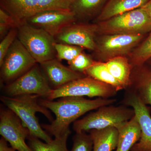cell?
Instances as JSON below:
<instances>
[{
    "label": "cell",
    "instance_id": "44dd1931",
    "mask_svg": "<svg viewBox=\"0 0 151 151\" xmlns=\"http://www.w3.org/2000/svg\"><path fill=\"white\" fill-rule=\"evenodd\" d=\"M70 134V129L68 130L48 143L42 142L40 139L30 135L27 139L30 147L33 151H69L67 141Z\"/></svg>",
    "mask_w": 151,
    "mask_h": 151
},
{
    "label": "cell",
    "instance_id": "d6986e66",
    "mask_svg": "<svg viewBox=\"0 0 151 151\" xmlns=\"http://www.w3.org/2000/svg\"><path fill=\"white\" fill-rule=\"evenodd\" d=\"M108 71L124 88L131 84V65L124 57L112 58L105 63Z\"/></svg>",
    "mask_w": 151,
    "mask_h": 151
},
{
    "label": "cell",
    "instance_id": "e0dca14e",
    "mask_svg": "<svg viewBox=\"0 0 151 151\" xmlns=\"http://www.w3.org/2000/svg\"><path fill=\"white\" fill-rule=\"evenodd\" d=\"M149 0H108L96 20L105 21L116 16L142 8Z\"/></svg>",
    "mask_w": 151,
    "mask_h": 151
},
{
    "label": "cell",
    "instance_id": "30bf717a",
    "mask_svg": "<svg viewBox=\"0 0 151 151\" xmlns=\"http://www.w3.org/2000/svg\"><path fill=\"white\" fill-rule=\"evenodd\" d=\"M0 134L17 151H33L26 143L30 136L29 131L10 109L1 110Z\"/></svg>",
    "mask_w": 151,
    "mask_h": 151
},
{
    "label": "cell",
    "instance_id": "7a4b0ae2",
    "mask_svg": "<svg viewBox=\"0 0 151 151\" xmlns=\"http://www.w3.org/2000/svg\"><path fill=\"white\" fill-rule=\"evenodd\" d=\"M39 97L35 94L15 97L4 95L1 96V100L20 119L23 125L29 131L30 136L48 143L52 139L42 129L36 114L37 113H42L51 122L53 119L48 109L40 104Z\"/></svg>",
    "mask_w": 151,
    "mask_h": 151
},
{
    "label": "cell",
    "instance_id": "8992f818",
    "mask_svg": "<svg viewBox=\"0 0 151 151\" xmlns=\"http://www.w3.org/2000/svg\"><path fill=\"white\" fill-rule=\"evenodd\" d=\"M71 0H0L1 8L19 24L45 11L70 10Z\"/></svg>",
    "mask_w": 151,
    "mask_h": 151
},
{
    "label": "cell",
    "instance_id": "4dcf8cb0",
    "mask_svg": "<svg viewBox=\"0 0 151 151\" xmlns=\"http://www.w3.org/2000/svg\"><path fill=\"white\" fill-rule=\"evenodd\" d=\"M142 8L146 11L151 19V0H149V1Z\"/></svg>",
    "mask_w": 151,
    "mask_h": 151
},
{
    "label": "cell",
    "instance_id": "7c38bea8",
    "mask_svg": "<svg viewBox=\"0 0 151 151\" xmlns=\"http://www.w3.org/2000/svg\"><path fill=\"white\" fill-rule=\"evenodd\" d=\"M69 25L54 37L57 43L81 47L92 50H97L95 39L97 27L94 25Z\"/></svg>",
    "mask_w": 151,
    "mask_h": 151
},
{
    "label": "cell",
    "instance_id": "ba28073f",
    "mask_svg": "<svg viewBox=\"0 0 151 151\" xmlns=\"http://www.w3.org/2000/svg\"><path fill=\"white\" fill-rule=\"evenodd\" d=\"M52 89L37 63L27 72L5 87L6 96L15 97L35 94L47 99Z\"/></svg>",
    "mask_w": 151,
    "mask_h": 151
},
{
    "label": "cell",
    "instance_id": "f1b7e54d",
    "mask_svg": "<svg viewBox=\"0 0 151 151\" xmlns=\"http://www.w3.org/2000/svg\"><path fill=\"white\" fill-rule=\"evenodd\" d=\"M17 28L11 29L6 35L1 40L0 43V65H1L8 50L17 38Z\"/></svg>",
    "mask_w": 151,
    "mask_h": 151
},
{
    "label": "cell",
    "instance_id": "5bb4252c",
    "mask_svg": "<svg viewBox=\"0 0 151 151\" xmlns=\"http://www.w3.org/2000/svg\"><path fill=\"white\" fill-rule=\"evenodd\" d=\"M143 34H108L97 44V50L108 56H119L127 53L142 39Z\"/></svg>",
    "mask_w": 151,
    "mask_h": 151
},
{
    "label": "cell",
    "instance_id": "7402d4cb",
    "mask_svg": "<svg viewBox=\"0 0 151 151\" xmlns=\"http://www.w3.org/2000/svg\"><path fill=\"white\" fill-rule=\"evenodd\" d=\"M84 74L96 80L111 85L117 91L124 89L122 84L108 71L105 63L94 62Z\"/></svg>",
    "mask_w": 151,
    "mask_h": 151
},
{
    "label": "cell",
    "instance_id": "484cf974",
    "mask_svg": "<svg viewBox=\"0 0 151 151\" xmlns=\"http://www.w3.org/2000/svg\"><path fill=\"white\" fill-rule=\"evenodd\" d=\"M151 58V32L134 53L135 65H140Z\"/></svg>",
    "mask_w": 151,
    "mask_h": 151
},
{
    "label": "cell",
    "instance_id": "4316f807",
    "mask_svg": "<svg viewBox=\"0 0 151 151\" xmlns=\"http://www.w3.org/2000/svg\"><path fill=\"white\" fill-rule=\"evenodd\" d=\"M18 22L3 9H0V37L1 40L4 37L11 29L17 28Z\"/></svg>",
    "mask_w": 151,
    "mask_h": 151
},
{
    "label": "cell",
    "instance_id": "ffe728a7",
    "mask_svg": "<svg viewBox=\"0 0 151 151\" xmlns=\"http://www.w3.org/2000/svg\"><path fill=\"white\" fill-rule=\"evenodd\" d=\"M108 0H71L70 11L77 18H88L98 15Z\"/></svg>",
    "mask_w": 151,
    "mask_h": 151
},
{
    "label": "cell",
    "instance_id": "9c48e42d",
    "mask_svg": "<svg viewBox=\"0 0 151 151\" xmlns=\"http://www.w3.org/2000/svg\"><path fill=\"white\" fill-rule=\"evenodd\" d=\"M37 63L17 37L8 50L1 66V77L10 82L21 76Z\"/></svg>",
    "mask_w": 151,
    "mask_h": 151
},
{
    "label": "cell",
    "instance_id": "2e32d148",
    "mask_svg": "<svg viewBox=\"0 0 151 151\" xmlns=\"http://www.w3.org/2000/svg\"><path fill=\"white\" fill-rule=\"evenodd\" d=\"M117 129L118 144L115 151H130L141 136L140 126L135 115Z\"/></svg>",
    "mask_w": 151,
    "mask_h": 151
},
{
    "label": "cell",
    "instance_id": "4fadbf2b",
    "mask_svg": "<svg viewBox=\"0 0 151 151\" xmlns=\"http://www.w3.org/2000/svg\"><path fill=\"white\" fill-rule=\"evenodd\" d=\"M125 103L134 109L141 129L139 140L130 151H151V116L147 105L134 92L128 94Z\"/></svg>",
    "mask_w": 151,
    "mask_h": 151
},
{
    "label": "cell",
    "instance_id": "f546056e",
    "mask_svg": "<svg viewBox=\"0 0 151 151\" xmlns=\"http://www.w3.org/2000/svg\"><path fill=\"white\" fill-rule=\"evenodd\" d=\"M7 141L2 137L0 139V151H17L13 147H9Z\"/></svg>",
    "mask_w": 151,
    "mask_h": 151
},
{
    "label": "cell",
    "instance_id": "3957f363",
    "mask_svg": "<svg viewBox=\"0 0 151 151\" xmlns=\"http://www.w3.org/2000/svg\"><path fill=\"white\" fill-rule=\"evenodd\" d=\"M134 115V111L132 108L124 106L105 105L82 119L76 120L73 123V128L76 132L103 129L111 127L118 129Z\"/></svg>",
    "mask_w": 151,
    "mask_h": 151
},
{
    "label": "cell",
    "instance_id": "d4e9b609",
    "mask_svg": "<svg viewBox=\"0 0 151 151\" xmlns=\"http://www.w3.org/2000/svg\"><path fill=\"white\" fill-rule=\"evenodd\" d=\"M70 151H93V144L90 134L86 132H76Z\"/></svg>",
    "mask_w": 151,
    "mask_h": 151
},
{
    "label": "cell",
    "instance_id": "5b68a950",
    "mask_svg": "<svg viewBox=\"0 0 151 151\" xmlns=\"http://www.w3.org/2000/svg\"><path fill=\"white\" fill-rule=\"evenodd\" d=\"M102 22L97 30L108 34H143L151 30V19L142 8L113 17Z\"/></svg>",
    "mask_w": 151,
    "mask_h": 151
},
{
    "label": "cell",
    "instance_id": "6da1fadb",
    "mask_svg": "<svg viewBox=\"0 0 151 151\" xmlns=\"http://www.w3.org/2000/svg\"><path fill=\"white\" fill-rule=\"evenodd\" d=\"M116 99L97 97L89 100L83 97H66L57 101L40 99V104L51 111L55 116L50 125L42 127L55 137L69 129V126L85 113L105 105H111Z\"/></svg>",
    "mask_w": 151,
    "mask_h": 151
},
{
    "label": "cell",
    "instance_id": "8fae6325",
    "mask_svg": "<svg viewBox=\"0 0 151 151\" xmlns=\"http://www.w3.org/2000/svg\"><path fill=\"white\" fill-rule=\"evenodd\" d=\"M76 20L71 11L54 10L42 12L24 22L33 27L44 30L54 37Z\"/></svg>",
    "mask_w": 151,
    "mask_h": 151
},
{
    "label": "cell",
    "instance_id": "cb8c5ba5",
    "mask_svg": "<svg viewBox=\"0 0 151 151\" xmlns=\"http://www.w3.org/2000/svg\"><path fill=\"white\" fill-rule=\"evenodd\" d=\"M54 46L57 59L60 61L63 60H67L68 62L74 59L84 49L81 47L57 42L55 44Z\"/></svg>",
    "mask_w": 151,
    "mask_h": 151
},
{
    "label": "cell",
    "instance_id": "9a60e30c",
    "mask_svg": "<svg viewBox=\"0 0 151 151\" xmlns=\"http://www.w3.org/2000/svg\"><path fill=\"white\" fill-rule=\"evenodd\" d=\"M40 64L48 82L54 86L53 89L60 88L71 81L84 77L82 73L63 65L56 58Z\"/></svg>",
    "mask_w": 151,
    "mask_h": 151
},
{
    "label": "cell",
    "instance_id": "603a6c76",
    "mask_svg": "<svg viewBox=\"0 0 151 151\" xmlns=\"http://www.w3.org/2000/svg\"><path fill=\"white\" fill-rule=\"evenodd\" d=\"M141 77L134 93L146 105L151 106V71L143 73Z\"/></svg>",
    "mask_w": 151,
    "mask_h": 151
},
{
    "label": "cell",
    "instance_id": "ac0fdd59",
    "mask_svg": "<svg viewBox=\"0 0 151 151\" xmlns=\"http://www.w3.org/2000/svg\"><path fill=\"white\" fill-rule=\"evenodd\" d=\"M93 141V151H113L117 147L118 131L115 127L89 131Z\"/></svg>",
    "mask_w": 151,
    "mask_h": 151
},
{
    "label": "cell",
    "instance_id": "277c9868",
    "mask_svg": "<svg viewBox=\"0 0 151 151\" xmlns=\"http://www.w3.org/2000/svg\"><path fill=\"white\" fill-rule=\"evenodd\" d=\"M17 38L37 63L56 58L54 37L26 22L19 24Z\"/></svg>",
    "mask_w": 151,
    "mask_h": 151
},
{
    "label": "cell",
    "instance_id": "52a82bcc",
    "mask_svg": "<svg viewBox=\"0 0 151 151\" xmlns=\"http://www.w3.org/2000/svg\"><path fill=\"white\" fill-rule=\"evenodd\" d=\"M117 90L113 86L87 76L71 81L63 86L52 89L47 99L54 100L66 97L110 98Z\"/></svg>",
    "mask_w": 151,
    "mask_h": 151
},
{
    "label": "cell",
    "instance_id": "83f0119b",
    "mask_svg": "<svg viewBox=\"0 0 151 151\" xmlns=\"http://www.w3.org/2000/svg\"><path fill=\"white\" fill-rule=\"evenodd\" d=\"M68 63L70 69L78 73L84 74L86 70L93 64L94 61L82 52L74 59Z\"/></svg>",
    "mask_w": 151,
    "mask_h": 151
}]
</instances>
